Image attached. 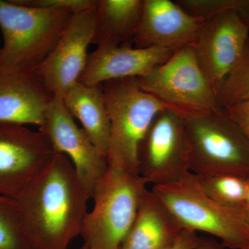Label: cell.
<instances>
[{"instance_id": "cell-1", "label": "cell", "mask_w": 249, "mask_h": 249, "mask_svg": "<svg viewBox=\"0 0 249 249\" xmlns=\"http://www.w3.org/2000/svg\"><path fill=\"white\" fill-rule=\"evenodd\" d=\"M89 193L68 157L55 152L16 198L32 249H67L80 235Z\"/></svg>"}, {"instance_id": "cell-2", "label": "cell", "mask_w": 249, "mask_h": 249, "mask_svg": "<svg viewBox=\"0 0 249 249\" xmlns=\"http://www.w3.org/2000/svg\"><path fill=\"white\" fill-rule=\"evenodd\" d=\"M71 11L0 0V67L31 73L53 51L71 20Z\"/></svg>"}, {"instance_id": "cell-3", "label": "cell", "mask_w": 249, "mask_h": 249, "mask_svg": "<svg viewBox=\"0 0 249 249\" xmlns=\"http://www.w3.org/2000/svg\"><path fill=\"white\" fill-rule=\"evenodd\" d=\"M102 87L111 123L108 165L139 175V143L156 115L165 108L140 88L137 78L109 80Z\"/></svg>"}, {"instance_id": "cell-4", "label": "cell", "mask_w": 249, "mask_h": 249, "mask_svg": "<svg viewBox=\"0 0 249 249\" xmlns=\"http://www.w3.org/2000/svg\"><path fill=\"white\" fill-rule=\"evenodd\" d=\"M148 183L138 174L109 167L92 196L80 235L88 249H120Z\"/></svg>"}, {"instance_id": "cell-5", "label": "cell", "mask_w": 249, "mask_h": 249, "mask_svg": "<svg viewBox=\"0 0 249 249\" xmlns=\"http://www.w3.org/2000/svg\"><path fill=\"white\" fill-rule=\"evenodd\" d=\"M137 80L144 91L184 120L223 109L192 46L174 52L166 62Z\"/></svg>"}, {"instance_id": "cell-6", "label": "cell", "mask_w": 249, "mask_h": 249, "mask_svg": "<svg viewBox=\"0 0 249 249\" xmlns=\"http://www.w3.org/2000/svg\"><path fill=\"white\" fill-rule=\"evenodd\" d=\"M152 191L166 205L183 229L217 237L224 247L249 249V224L240 213L228 209L205 194L193 173Z\"/></svg>"}, {"instance_id": "cell-7", "label": "cell", "mask_w": 249, "mask_h": 249, "mask_svg": "<svg viewBox=\"0 0 249 249\" xmlns=\"http://www.w3.org/2000/svg\"><path fill=\"white\" fill-rule=\"evenodd\" d=\"M185 121L191 173L249 178V140L226 109Z\"/></svg>"}, {"instance_id": "cell-8", "label": "cell", "mask_w": 249, "mask_h": 249, "mask_svg": "<svg viewBox=\"0 0 249 249\" xmlns=\"http://www.w3.org/2000/svg\"><path fill=\"white\" fill-rule=\"evenodd\" d=\"M139 175L153 186L176 182L191 173L186 121L163 109L156 115L137 151Z\"/></svg>"}, {"instance_id": "cell-9", "label": "cell", "mask_w": 249, "mask_h": 249, "mask_svg": "<svg viewBox=\"0 0 249 249\" xmlns=\"http://www.w3.org/2000/svg\"><path fill=\"white\" fill-rule=\"evenodd\" d=\"M54 154L40 131L0 122V196L16 199Z\"/></svg>"}, {"instance_id": "cell-10", "label": "cell", "mask_w": 249, "mask_h": 249, "mask_svg": "<svg viewBox=\"0 0 249 249\" xmlns=\"http://www.w3.org/2000/svg\"><path fill=\"white\" fill-rule=\"evenodd\" d=\"M38 130L48 139L54 151L68 157L80 182L92 198L109 168L107 157L93 145L83 129L78 127L62 98H52Z\"/></svg>"}, {"instance_id": "cell-11", "label": "cell", "mask_w": 249, "mask_h": 249, "mask_svg": "<svg viewBox=\"0 0 249 249\" xmlns=\"http://www.w3.org/2000/svg\"><path fill=\"white\" fill-rule=\"evenodd\" d=\"M96 7L73 15L53 51L34 71L53 96L63 97L84 71L96 29Z\"/></svg>"}, {"instance_id": "cell-12", "label": "cell", "mask_w": 249, "mask_h": 249, "mask_svg": "<svg viewBox=\"0 0 249 249\" xmlns=\"http://www.w3.org/2000/svg\"><path fill=\"white\" fill-rule=\"evenodd\" d=\"M249 38V27L233 11L205 19L192 47L201 71L214 89L240 60Z\"/></svg>"}, {"instance_id": "cell-13", "label": "cell", "mask_w": 249, "mask_h": 249, "mask_svg": "<svg viewBox=\"0 0 249 249\" xmlns=\"http://www.w3.org/2000/svg\"><path fill=\"white\" fill-rule=\"evenodd\" d=\"M204 18L188 14L170 0H143L142 17L134 37L137 48L174 52L193 46Z\"/></svg>"}, {"instance_id": "cell-14", "label": "cell", "mask_w": 249, "mask_h": 249, "mask_svg": "<svg viewBox=\"0 0 249 249\" xmlns=\"http://www.w3.org/2000/svg\"><path fill=\"white\" fill-rule=\"evenodd\" d=\"M173 52L166 49H142L132 45H102L88 55L79 82L100 85L109 80L140 78L166 62Z\"/></svg>"}, {"instance_id": "cell-15", "label": "cell", "mask_w": 249, "mask_h": 249, "mask_svg": "<svg viewBox=\"0 0 249 249\" xmlns=\"http://www.w3.org/2000/svg\"><path fill=\"white\" fill-rule=\"evenodd\" d=\"M53 98L34 72L0 67V122L40 127Z\"/></svg>"}, {"instance_id": "cell-16", "label": "cell", "mask_w": 249, "mask_h": 249, "mask_svg": "<svg viewBox=\"0 0 249 249\" xmlns=\"http://www.w3.org/2000/svg\"><path fill=\"white\" fill-rule=\"evenodd\" d=\"M183 230L163 201L147 188L120 249H166L175 243Z\"/></svg>"}, {"instance_id": "cell-17", "label": "cell", "mask_w": 249, "mask_h": 249, "mask_svg": "<svg viewBox=\"0 0 249 249\" xmlns=\"http://www.w3.org/2000/svg\"><path fill=\"white\" fill-rule=\"evenodd\" d=\"M64 104L98 150L107 157L111 123L102 85H88L78 81L64 95Z\"/></svg>"}, {"instance_id": "cell-18", "label": "cell", "mask_w": 249, "mask_h": 249, "mask_svg": "<svg viewBox=\"0 0 249 249\" xmlns=\"http://www.w3.org/2000/svg\"><path fill=\"white\" fill-rule=\"evenodd\" d=\"M143 0H99L92 43L132 45L141 17Z\"/></svg>"}, {"instance_id": "cell-19", "label": "cell", "mask_w": 249, "mask_h": 249, "mask_svg": "<svg viewBox=\"0 0 249 249\" xmlns=\"http://www.w3.org/2000/svg\"><path fill=\"white\" fill-rule=\"evenodd\" d=\"M194 175L206 196L217 204L240 213L247 196L249 178L229 175Z\"/></svg>"}, {"instance_id": "cell-20", "label": "cell", "mask_w": 249, "mask_h": 249, "mask_svg": "<svg viewBox=\"0 0 249 249\" xmlns=\"http://www.w3.org/2000/svg\"><path fill=\"white\" fill-rule=\"evenodd\" d=\"M215 91L219 106L224 109L249 100V38L240 60Z\"/></svg>"}, {"instance_id": "cell-21", "label": "cell", "mask_w": 249, "mask_h": 249, "mask_svg": "<svg viewBox=\"0 0 249 249\" xmlns=\"http://www.w3.org/2000/svg\"><path fill=\"white\" fill-rule=\"evenodd\" d=\"M0 249H32L23 228L18 201L0 196Z\"/></svg>"}, {"instance_id": "cell-22", "label": "cell", "mask_w": 249, "mask_h": 249, "mask_svg": "<svg viewBox=\"0 0 249 249\" xmlns=\"http://www.w3.org/2000/svg\"><path fill=\"white\" fill-rule=\"evenodd\" d=\"M188 14L207 19L218 13L231 11L249 27V0H178Z\"/></svg>"}, {"instance_id": "cell-23", "label": "cell", "mask_w": 249, "mask_h": 249, "mask_svg": "<svg viewBox=\"0 0 249 249\" xmlns=\"http://www.w3.org/2000/svg\"><path fill=\"white\" fill-rule=\"evenodd\" d=\"M26 6L41 8H62L70 9L73 14L94 9L97 6L96 0H16Z\"/></svg>"}, {"instance_id": "cell-24", "label": "cell", "mask_w": 249, "mask_h": 249, "mask_svg": "<svg viewBox=\"0 0 249 249\" xmlns=\"http://www.w3.org/2000/svg\"><path fill=\"white\" fill-rule=\"evenodd\" d=\"M226 110L249 140V100L236 103Z\"/></svg>"}, {"instance_id": "cell-25", "label": "cell", "mask_w": 249, "mask_h": 249, "mask_svg": "<svg viewBox=\"0 0 249 249\" xmlns=\"http://www.w3.org/2000/svg\"><path fill=\"white\" fill-rule=\"evenodd\" d=\"M200 237L196 232L183 229L178 240L166 249H195L199 243Z\"/></svg>"}, {"instance_id": "cell-26", "label": "cell", "mask_w": 249, "mask_h": 249, "mask_svg": "<svg viewBox=\"0 0 249 249\" xmlns=\"http://www.w3.org/2000/svg\"><path fill=\"white\" fill-rule=\"evenodd\" d=\"M195 249H224V247L212 237H200V240Z\"/></svg>"}, {"instance_id": "cell-27", "label": "cell", "mask_w": 249, "mask_h": 249, "mask_svg": "<svg viewBox=\"0 0 249 249\" xmlns=\"http://www.w3.org/2000/svg\"><path fill=\"white\" fill-rule=\"evenodd\" d=\"M241 215L245 219L246 222L249 224V178H248V188H247V196H246L243 207L240 211Z\"/></svg>"}, {"instance_id": "cell-28", "label": "cell", "mask_w": 249, "mask_h": 249, "mask_svg": "<svg viewBox=\"0 0 249 249\" xmlns=\"http://www.w3.org/2000/svg\"><path fill=\"white\" fill-rule=\"evenodd\" d=\"M80 249H87V247H85V245H83V247H82L81 248H80Z\"/></svg>"}]
</instances>
